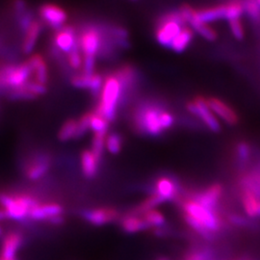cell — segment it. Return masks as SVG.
I'll use <instances>...</instances> for the list:
<instances>
[{
  "label": "cell",
  "instance_id": "603a6c76",
  "mask_svg": "<svg viewBox=\"0 0 260 260\" xmlns=\"http://www.w3.org/2000/svg\"><path fill=\"white\" fill-rule=\"evenodd\" d=\"M240 196L242 205L246 214L251 218L258 217L259 200L252 192L247 189H240Z\"/></svg>",
  "mask_w": 260,
  "mask_h": 260
},
{
  "label": "cell",
  "instance_id": "7dc6e473",
  "mask_svg": "<svg viewBox=\"0 0 260 260\" xmlns=\"http://www.w3.org/2000/svg\"><path fill=\"white\" fill-rule=\"evenodd\" d=\"M255 1H256V3L260 6V0H255Z\"/></svg>",
  "mask_w": 260,
  "mask_h": 260
},
{
  "label": "cell",
  "instance_id": "1f68e13d",
  "mask_svg": "<svg viewBox=\"0 0 260 260\" xmlns=\"http://www.w3.org/2000/svg\"><path fill=\"white\" fill-rule=\"evenodd\" d=\"M144 220L146 221V223L149 224L150 229H157L166 225V219L164 217V215L161 213L156 208L155 209H151L147 212L141 215Z\"/></svg>",
  "mask_w": 260,
  "mask_h": 260
},
{
  "label": "cell",
  "instance_id": "ac0fdd59",
  "mask_svg": "<svg viewBox=\"0 0 260 260\" xmlns=\"http://www.w3.org/2000/svg\"><path fill=\"white\" fill-rule=\"evenodd\" d=\"M121 230L127 234L141 233L144 231H148L150 228L146 223L144 218L141 215L132 213L123 215L120 219Z\"/></svg>",
  "mask_w": 260,
  "mask_h": 260
},
{
  "label": "cell",
  "instance_id": "6da1fadb",
  "mask_svg": "<svg viewBox=\"0 0 260 260\" xmlns=\"http://www.w3.org/2000/svg\"><path fill=\"white\" fill-rule=\"evenodd\" d=\"M166 105L155 101H145L136 105L132 112V125L140 135L159 137L165 133L161 117Z\"/></svg>",
  "mask_w": 260,
  "mask_h": 260
},
{
  "label": "cell",
  "instance_id": "ee69618b",
  "mask_svg": "<svg viewBox=\"0 0 260 260\" xmlns=\"http://www.w3.org/2000/svg\"><path fill=\"white\" fill-rule=\"evenodd\" d=\"M156 260H170L169 258H167V257H159V258H157Z\"/></svg>",
  "mask_w": 260,
  "mask_h": 260
},
{
  "label": "cell",
  "instance_id": "4fadbf2b",
  "mask_svg": "<svg viewBox=\"0 0 260 260\" xmlns=\"http://www.w3.org/2000/svg\"><path fill=\"white\" fill-rule=\"evenodd\" d=\"M207 104L209 108L212 111L218 115L225 123L229 125H237L240 121V118L237 114V112L233 109L231 105L224 103L222 100L216 98V96H210L206 99Z\"/></svg>",
  "mask_w": 260,
  "mask_h": 260
},
{
  "label": "cell",
  "instance_id": "5b68a950",
  "mask_svg": "<svg viewBox=\"0 0 260 260\" xmlns=\"http://www.w3.org/2000/svg\"><path fill=\"white\" fill-rule=\"evenodd\" d=\"M185 22L178 11L169 12L158 19L155 37L158 43L163 47H171L174 40L185 26Z\"/></svg>",
  "mask_w": 260,
  "mask_h": 260
},
{
  "label": "cell",
  "instance_id": "484cf974",
  "mask_svg": "<svg viewBox=\"0 0 260 260\" xmlns=\"http://www.w3.org/2000/svg\"><path fill=\"white\" fill-rule=\"evenodd\" d=\"M193 37H194L193 30L190 27L184 26L180 31V33L177 35V38L174 40L170 48L177 53L183 52L191 44Z\"/></svg>",
  "mask_w": 260,
  "mask_h": 260
},
{
  "label": "cell",
  "instance_id": "8d00e7d4",
  "mask_svg": "<svg viewBox=\"0 0 260 260\" xmlns=\"http://www.w3.org/2000/svg\"><path fill=\"white\" fill-rule=\"evenodd\" d=\"M245 13L251 18L252 20L260 22V6L256 3L255 0H243Z\"/></svg>",
  "mask_w": 260,
  "mask_h": 260
},
{
  "label": "cell",
  "instance_id": "f6af8a7d",
  "mask_svg": "<svg viewBox=\"0 0 260 260\" xmlns=\"http://www.w3.org/2000/svg\"><path fill=\"white\" fill-rule=\"evenodd\" d=\"M234 260H251V259H250V258H237V259H234Z\"/></svg>",
  "mask_w": 260,
  "mask_h": 260
},
{
  "label": "cell",
  "instance_id": "ba28073f",
  "mask_svg": "<svg viewBox=\"0 0 260 260\" xmlns=\"http://www.w3.org/2000/svg\"><path fill=\"white\" fill-rule=\"evenodd\" d=\"M52 158L45 152H40L29 158L23 168L24 176L31 181H37L43 178L51 168Z\"/></svg>",
  "mask_w": 260,
  "mask_h": 260
},
{
  "label": "cell",
  "instance_id": "8fae6325",
  "mask_svg": "<svg viewBox=\"0 0 260 260\" xmlns=\"http://www.w3.org/2000/svg\"><path fill=\"white\" fill-rule=\"evenodd\" d=\"M82 217L86 222L95 226H103L121 219L120 212L113 207H98L87 209L82 212Z\"/></svg>",
  "mask_w": 260,
  "mask_h": 260
},
{
  "label": "cell",
  "instance_id": "d6986e66",
  "mask_svg": "<svg viewBox=\"0 0 260 260\" xmlns=\"http://www.w3.org/2000/svg\"><path fill=\"white\" fill-rule=\"evenodd\" d=\"M100 161L93 155L91 149H84L80 154V165L84 177L92 179L96 177L100 168Z\"/></svg>",
  "mask_w": 260,
  "mask_h": 260
},
{
  "label": "cell",
  "instance_id": "7c38bea8",
  "mask_svg": "<svg viewBox=\"0 0 260 260\" xmlns=\"http://www.w3.org/2000/svg\"><path fill=\"white\" fill-rule=\"evenodd\" d=\"M103 76L99 74L93 75H85L83 73L75 75L71 78V83L77 89L88 90L93 94V96H100V93L103 89Z\"/></svg>",
  "mask_w": 260,
  "mask_h": 260
},
{
  "label": "cell",
  "instance_id": "d590c367",
  "mask_svg": "<svg viewBox=\"0 0 260 260\" xmlns=\"http://www.w3.org/2000/svg\"><path fill=\"white\" fill-rule=\"evenodd\" d=\"M183 260H215L214 252L207 249L188 251Z\"/></svg>",
  "mask_w": 260,
  "mask_h": 260
},
{
  "label": "cell",
  "instance_id": "4316f807",
  "mask_svg": "<svg viewBox=\"0 0 260 260\" xmlns=\"http://www.w3.org/2000/svg\"><path fill=\"white\" fill-rule=\"evenodd\" d=\"M182 218L185 222L196 233H198L201 237H203L206 241H214L216 239V235L215 233H212L211 231H209L205 224L201 223L200 221H198L195 218L187 215V214L183 213Z\"/></svg>",
  "mask_w": 260,
  "mask_h": 260
},
{
  "label": "cell",
  "instance_id": "f546056e",
  "mask_svg": "<svg viewBox=\"0 0 260 260\" xmlns=\"http://www.w3.org/2000/svg\"><path fill=\"white\" fill-rule=\"evenodd\" d=\"M166 203L160 196H158L155 193H151L149 197L147 199H145L141 204L137 205L133 210L132 213L137 214V215H142V214L151 210V209H155L158 205H162Z\"/></svg>",
  "mask_w": 260,
  "mask_h": 260
},
{
  "label": "cell",
  "instance_id": "5bb4252c",
  "mask_svg": "<svg viewBox=\"0 0 260 260\" xmlns=\"http://www.w3.org/2000/svg\"><path fill=\"white\" fill-rule=\"evenodd\" d=\"M54 44L60 51L68 54L76 48H79L75 28L72 26L60 28L54 36Z\"/></svg>",
  "mask_w": 260,
  "mask_h": 260
},
{
  "label": "cell",
  "instance_id": "d6a6232c",
  "mask_svg": "<svg viewBox=\"0 0 260 260\" xmlns=\"http://www.w3.org/2000/svg\"><path fill=\"white\" fill-rule=\"evenodd\" d=\"M108 133H94L92 140V152L95 158L101 162L103 160L104 151L106 149V136Z\"/></svg>",
  "mask_w": 260,
  "mask_h": 260
},
{
  "label": "cell",
  "instance_id": "e0dca14e",
  "mask_svg": "<svg viewBox=\"0 0 260 260\" xmlns=\"http://www.w3.org/2000/svg\"><path fill=\"white\" fill-rule=\"evenodd\" d=\"M23 243V235L19 232L7 233L2 241L0 257L6 259H16L17 253Z\"/></svg>",
  "mask_w": 260,
  "mask_h": 260
},
{
  "label": "cell",
  "instance_id": "f35d334b",
  "mask_svg": "<svg viewBox=\"0 0 260 260\" xmlns=\"http://www.w3.org/2000/svg\"><path fill=\"white\" fill-rule=\"evenodd\" d=\"M228 222L240 228H251L254 225L253 222L247 219L246 217L242 216L240 214L231 213L228 216Z\"/></svg>",
  "mask_w": 260,
  "mask_h": 260
},
{
  "label": "cell",
  "instance_id": "83f0119b",
  "mask_svg": "<svg viewBox=\"0 0 260 260\" xmlns=\"http://www.w3.org/2000/svg\"><path fill=\"white\" fill-rule=\"evenodd\" d=\"M189 24L192 26V28L197 31L202 37L205 38L207 41H215L218 38V34L215 31V29L209 26L207 23L201 21L197 17V10H196L195 16L194 18L191 19V21L189 22Z\"/></svg>",
  "mask_w": 260,
  "mask_h": 260
},
{
  "label": "cell",
  "instance_id": "9c48e42d",
  "mask_svg": "<svg viewBox=\"0 0 260 260\" xmlns=\"http://www.w3.org/2000/svg\"><path fill=\"white\" fill-rule=\"evenodd\" d=\"M103 36L98 27H87L78 38V47L84 56H95L102 49Z\"/></svg>",
  "mask_w": 260,
  "mask_h": 260
},
{
  "label": "cell",
  "instance_id": "7a4b0ae2",
  "mask_svg": "<svg viewBox=\"0 0 260 260\" xmlns=\"http://www.w3.org/2000/svg\"><path fill=\"white\" fill-rule=\"evenodd\" d=\"M123 96H125V93L119 78L114 74L107 75L104 78L99 103L93 111L103 116L109 122L114 121L117 118L118 108Z\"/></svg>",
  "mask_w": 260,
  "mask_h": 260
},
{
  "label": "cell",
  "instance_id": "9a60e30c",
  "mask_svg": "<svg viewBox=\"0 0 260 260\" xmlns=\"http://www.w3.org/2000/svg\"><path fill=\"white\" fill-rule=\"evenodd\" d=\"M64 209L62 205L57 203H45L39 204L35 206L29 214V220L42 222H48L50 219L63 215Z\"/></svg>",
  "mask_w": 260,
  "mask_h": 260
},
{
  "label": "cell",
  "instance_id": "3957f363",
  "mask_svg": "<svg viewBox=\"0 0 260 260\" xmlns=\"http://www.w3.org/2000/svg\"><path fill=\"white\" fill-rule=\"evenodd\" d=\"M40 204L36 197L25 193H0V205L7 219L14 221L29 220L31 210Z\"/></svg>",
  "mask_w": 260,
  "mask_h": 260
},
{
  "label": "cell",
  "instance_id": "836d02e7",
  "mask_svg": "<svg viewBox=\"0 0 260 260\" xmlns=\"http://www.w3.org/2000/svg\"><path fill=\"white\" fill-rule=\"evenodd\" d=\"M109 123V121L96 112H91L90 127L93 130V133H108Z\"/></svg>",
  "mask_w": 260,
  "mask_h": 260
},
{
  "label": "cell",
  "instance_id": "d4e9b609",
  "mask_svg": "<svg viewBox=\"0 0 260 260\" xmlns=\"http://www.w3.org/2000/svg\"><path fill=\"white\" fill-rule=\"evenodd\" d=\"M224 4L206 7L203 9L197 10V17L201 21L208 23L219 19H224Z\"/></svg>",
  "mask_w": 260,
  "mask_h": 260
},
{
  "label": "cell",
  "instance_id": "e575fe53",
  "mask_svg": "<svg viewBox=\"0 0 260 260\" xmlns=\"http://www.w3.org/2000/svg\"><path fill=\"white\" fill-rule=\"evenodd\" d=\"M123 145V139L120 133L113 132L106 136V149L111 154H118L121 152Z\"/></svg>",
  "mask_w": 260,
  "mask_h": 260
},
{
  "label": "cell",
  "instance_id": "60d3db41",
  "mask_svg": "<svg viewBox=\"0 0 260 260\" xmlns=\"http://www.w3.org/2000/svg\"><path fill=\"white\" fill-rule=\"evenodd\" d=\"M230 26H231V30H232L233 36L237 40H242L244 38L245 31H244V27H243L240 19L230 20Z\"/></svg>",
  "mask_w": 260,
  "mask_h": 260
},
{
  "label": "cell",
  "instance_id": "44dd1931",
  "mask_svg": "<svg viewBox=\"0 0 260 260\" xmlns=\"http://www.w3.org/2000/svg\"><path fill=\"white\" fill-rule=\"evenodd\" d=\"M114 75L121 81L124 93H128L137 83V71L133 66L129 64L120 67L114 73Z\"/></svg>",
  "mask_w": 260,
  "mask_h": 260
},
{
  "label": "cell",
  "instance_id": "2e32d148",
  "mask_svg": "<svg viewBox=\"0 0 260 260\" xmlns=\"http://www.w3.org/2000/svg\"><path fill=\"white\" fill-rule=\"evenodd\" d=\"M40 15L50 27L60 28L65 23L68 15L65 10L57 6L55 4H44L40 8Z\"/></svg>",
  "mask_w": 260,
  "mask_h": 260
},
{
  "label": "cell",
  "instance_id": "7402d4cb",
  "mask_svg": "<svg viewBox=\"0 0 260 260\" xmlns=\"http://www.w3.org/2000/svg\"><path fill=\"white\" fill-rule=\"evenodd\" d=\"M233 156L235 164L243 170L248 165L252 156V148L251 145L246 141L237 142L233 149Z\"/></svg>",
  "mask_w": 260,
  "mask_h": 260
},
{
  "label": "cell",
  "instance_id": "52a82bcc",
  "mask_svg": "<svg viewBox=\"0 0 260 260\" xmlns=\"http://www.w3.org/2000/svg\"><path fill=\"white\" fill-rule=\"evenodd\" d=\"M186 109L203 121L205 126H207V128L211 130L212 132L219 133L222 129L220 122L216 116H214L212 110L209 108L205 96L197 95L193 98L191 101L186 103Z\"/></svg>",
  "mask_w": 260,
  "mask_h": 260
},
{
  "label": "cell",
  "instance_id": "7bdbcfd3",
  "mask_svg": "<svg viewBox=\"0 0 260 260\" xmlns=\"http://www.w3.org/2000/svg\"><path fill=\"white\" fill-rule=\"evenodd\" d=\"M14 8L18 16H20L26 12V3L24 2V0H15Z\"/></svg>",
  "mask_w": 260,
  "mask_h": 260
},
{
  "label": "cell",
  "instance_id": "8992f818",
  "mask_svg": "<svg viewBox=\"0 0 260 260\" xmlns=\"http://www.w3.org/2000/svg\"><path fill=\"white\" fill-rule=\"evenodd\" d=\"M223 187L221 183L216 182L207 186L202 190H195L189 192L186 197L196 201L208 210L221 213V200L223 198ZM222 214V213H221Z\"/></svg>",
  "mask_w": 260,
  "mask_h": 260
},
{
  "label": "cell",
  "instance_id": "f1b7e54d",
  "mask_svg": "<svg viewBox=\"0 0 260 260\" xmlns=\"http://www.w3.org/2000/svg\"><path fill=\"white\" fill-rule=\"evenodd\" d=\"M78 123L77 120L69 119L62 124L58 132V139L61 142H67L71 140L77 139Z\"/></svg>",
  "mask_w": 260,
  "mask_h": 260
},
{
  "label": "cell",
  "instance_id": "30bf717a",
  "mask_svg": "<svg viewBox=\"0 0 260 260\" xmlns=\"http://www.w3.org/2000/svg\"><path fill=\"white\" fill-rule=\"evenodd\" d=\"M152 193L160 196L165 202H177L181 197V186L176 177L161 176L155 180Z\"/></svg>",
  "mask_w": 260,
  "mask_h": 260
},
{
  "label": "cell",
  "instance_id": "bcb514c9",
  "mask_svg": "<svg viewBox=\"0 0 260 260\" xmlns=\"http://www.w3.org/2000/svg\"><path fill=\"white\" fill-rule=\"evenodd\" d=\"M0 260H18L17 258L16 259H6V258H2V257H0Z\"/></svg>",
  "mask_w": 260,
  "mask_h": 260
},
{
  "label": "cell",
  "instance_id": "277c9868",
  "mask_svg": "<svg viewBox=\"0 0 260 260\" xmlns=\"http://www.w3.org/2000/svg\"><path fill=\"white\" fill-rule=\"evenodd\" d=\"M177 203L180 205L182 212L187 214L193 218L204 223L205 226L212 233H217L222 232L225 226V220H223L221 213H215L203 205L198 204L196 201L187 198L180 197L177 200Z\"/></svg>",
  "mask_w": 260,
  "mask_h": 260
},
{
  "label": "cell",
  "instance_id": "b9f144b4",
  "mask_svg": "<svg viewBox=\"0 0 260 260\" xmlns=\"http://www.w3.org/2000/svg\"><path fill=\"white\" fill-rule=\"evenodd\" d=\"M94 67H95V57L84 56L82 73L85 75H93L94 74Z\"/></svg>",
  "mask_w": 260,
  "mask_h": 260
},
{
  "label": "cell",
  "instance_id": "4dcf8cb0",
  "mask_svg": "<svg viewBox=\"0 0 260 260\" xmlns=\"http://www.w3.org/2000/svg\"><path fill=\"white\" fill-rule=\"evenodd\" d=\"M224 19L229 21L232 19H240L245 13L243 0H231L229 3L224 4Z\"/></svg>",
  "mask_w": 260,
  "mask_h": 260
},
{
  "label": "cell",
  "instance_id": "ffe728a7",
  "mask_svg": "<svg viewBox=\"0 0 260 260\" xmlns=\"http://www.w3.org/2000/svg\"><path fill=\"white\" fill-rule=\"evenodd\" d=\"M28 64L32 69V73L34 75V81L38 83L47 85L48 81V70L47 63L43 56L35 54L31 56L27 60Z\"/></svg>",
  "mask_w": 260,
  "mask_h": 260
},
{
  "label": "cell",
  "instance_id": "74e56055",
  "mask_svg": "<svg viewBox=\"0 0 260 260\" xmlns=\"http://www.w3.org/2000/svg\"><path fill=\"white\" fill-rule=\"evenodd\" d=\"M84 58L81 50L76 48L68 54V64L73 70H79L83 67Z\"/></svg>",
  "mask_w": 260,
  "mask_h": 260
},
{
  "label": "cell",
  "instance_id": "cb8c5ba5",
  "mask_svg": "<svg viewBox=\"0 0 260 260\" xmlns=\"http://www.w3.org/2000/svg\"><path fill=\"white\" fill-rule=\"evenodd\" d=\"M41 30H42L41 23L37 20H33V22L30 24V26L25 31V37H24L23 45H22L23 53L29 54L32 52V50L36 46Z\"/></svg>",
  "mask_w": 260,
  "mask_h": 260
},
{
  "label": "cell",
  "instance_id": "ab89813d",
  "mask_svg": "<svg viewBox=\"0 0 260 260\" xmlns=\"http://www.w3.org/2000/svg\"><path fill=\"white\" fill-rule=\"evenodd\" d=\"M90 120H91V112H87L83 114L78 120V133H77V139L81 138L89 130L90 127Z\"/></svg>",
  "mask_w": 260,
  "mask_h": 260
}]
</instances>
